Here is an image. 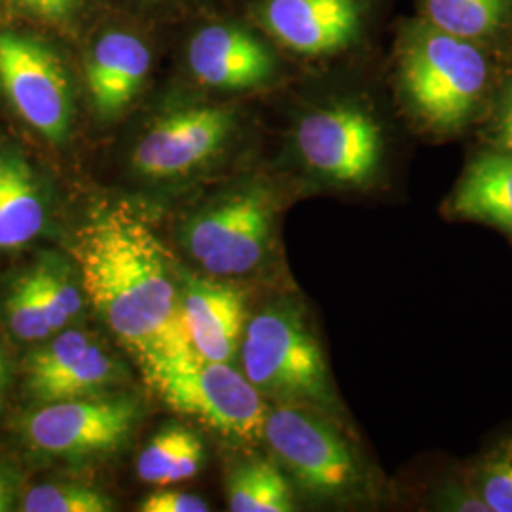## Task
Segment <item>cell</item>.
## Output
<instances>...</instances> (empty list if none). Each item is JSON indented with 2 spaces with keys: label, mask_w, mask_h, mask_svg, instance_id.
<instances>
[{
  "label": "cell",
  "mask_w": 512,
  "mask_h": 512,
  "mask_svg": "<svg viewBox=\"0 0 512 512\" xmlns=\"http://www.w3.org/2000/svg\"><path fill=\"white\" fill-rule=\"evenodd\" d=\"M294 143L313 173L349 186L370 183L384 158V133L378 120L353 103L308 112L296 126Z\"/></svg>",
  "instance_id": "obj_6"
},
{
  "label": "cell",
  "mask_w": 512,
  "mask_h": 512,
  "mask_svg": "<svg viewBox=\"0 0 512 512\" xmlns=\"http://www.w3.org/2000/svg\"><path fill=\"white\" fill-rule=\"evenodd\" d=\"M33 277L50 327L54 332L65 329L82 311V294L71 272L59 262H46L33 270Z\"/></svg>",
  "instance_id": "obj_21"
},
{
  "label": "cell",
  "mask_w": 512,
  "mask_h": 512,
  "mask_svg": "<svg viewBox=\"0 0 512 512\" xmlns=\"http://www.w3.org/2000/svg\"><path fill=\"white\" fill-rule=\"evenodd\" d=\"M264 437L296 482L311 494L344 497L357 490L361 469L346 440L310 410L285 404L266 418Z\"/></svg>",
  "instance_id": "obj_5"
},
{
  "label": "cell",
  "mask_w": 512,
  "mask_h": 512,
  "mask_svg": "<svg viewBox=\"0 0 512 512\" xmlns=\"http://www.w3.org/2000/svg\"><path fill=\"white\" fill-rule=\"evenodd\" d=\"M147 2H154V4H165V2H175V0H147Z\"/></svg>",
  "instance_id": "obj_30"
},
{
  "label": "cell",
  "mask_w": 512,
  "mask_h": 512,
  "mask_svg": "<svg viewBox=\"0 0 512 512\" xmlns=\"http://www.w3.org/2000/svg\"><path fill=\"white\" fill-rule=\"evenodd\" d=\"M139 511L143 512H207L209 505L202 497L183 494L175 490H160L148 495L141 503Z\"/></svg>",
  "instance_id": "obj_25"
},
{
  "label": "cell",
  "mask_w": 512,
  "mask_h": 512,
  "mask_svg": "<svg viewBox=\"0 0 512 512\" xmlns=\"http://www.w3.org/2000/svg\"><path fill=\"white\" fill-rule=\"evenodd\" d=\"M186 63L200 84L217 90L256 88L275 73L266 42L234 23L202 27L188 42Z\"/></svg>",
  "instance_id": "obj_13"
},
{
  "label": "cell",
  "mask_w": 512,
  "mask_h": 512,
  "mask_svg": "<svg viewBox=\"0 0 512 512\" xmlns=\"http://www.w3.org/2000/svg\"><path fill=\"white\" fill-rule=\"evenodd\" d=\"M150 384L173 410L198 418L226 437L247 442L264 437L268 412L262 393L230 363L194 355Z\"/></svg>",
  "instance_id": "obj_4"
},
{
  "label": "cell",
  "mask_w": 512,
  "mask_h": 512,
  "mask_svg": "<svg viewBox=\"0 0 512 512\" xmlns=\"http://www.w3.org/2000/svg\"><path fill=\"white\" fill-rule=\"evenodd\" d=\"M476 492L488 511L512 512V435L497 442L476 471Z\"/></svg>",
  "instance_id": "obj_23"
},
{
  "label": "cell",
  "mask_w": 512,
  "mask_h": 512,
  "mask_svg": "<svg viewBox=\"0 0 512 512\" xmlns=\"http://www.w3.org/2000/svg\"><path fill=\"white\" fill-rule=\"evenodd\" d=\"M256 18L287 52L323 59L344 54L361 42L370 0H260Z\"/></svg>",
  "instance_id": "obj_9"
},
{
  "label": "cell",
  "mask_w": 512,
  "mask_h": 512,
  "mask_svg": "<svg viewBox=\"0 0 512 512\" xmlns=\"http://www.w3.org/2000/svg\"><path fill=\"white\" fill-rule=\"evenodd\" d=\"M272 207L260 192H239L205 209L184 228V245L207 274L253 272L268 251Z\"/></svg>",
  "instance_id": "obj_8"
},
{
  "label": "cell",
  "mask_w": 512,
  "mask_h": 512,
  "mask_svg": "<svg viewBox=\"0 0 512 512\" xmlns=\"http://www.w3.org/2000/svg\"><path fill=\"white\" fill-rule=\"evenodd\" d=\"M152 67L147 42L135 33L112 29L93 42L86 63L88 92L99 118L122 114L141 92Z\"/></svg>",
  "instance_id": "obj_14"
},
{
  "label": "cell",
  "mask_w": 512,
  "mask_h": 512,
  "mask_svg": "<svg viewBox=\"0 0 512 512\" xmlns=\"http://www.w3.org/2000/svg\"><path fill=\"white\" fill-rule=\"evenodd\" d=\"M73 253L84 293L137 357L148 382L198 355L164 245L139 213L126 205L93 211L76 234Z\"/></svg>",
  "instance_id": "obj_1"
},
{
  "label": "cell",
  "mask_w": 512,
  "mask_h": 512,
  "mask_svg": "<svg viewBox=\"0 0 512 512\" xmlns=\"http://www.w3.org/2000/svg\"><path fill=\"white\" fill-rule=\"evenodd\" d=\"M448 213L512 234V152L497 148L476 154L448 198Z\"/></svg>",
  "instance_id": "obj_16"
},
{
  "label": "cell",
  "mask_w": 512,
  "mask_h": 512,
  "mask_svg": "<svg viewBox=\"0 0 512 512\" xmlns=\"http://www.w3.org/2000/svg\"><path fill=\"white\" fill-rule=\"evenodd\" d=\"M0 90L19 116L52 143L71 133L73 92L61 59L35 38L0 33Z\"/></svg>",
  "instance_id": "obj_7"
},
{
  "label": "cell",
  "mask_w": 512,
  "mask_h": 512,
  "mask_svg": "<svg viewBox=\"0 0 512 512\" xmlns=\"http://www.w3.org/2000/svg\"><path fill=\"white\" fill-rule=\"evenodd\" d=\"M421 19L454 37L492 44L512 31V0H420Z\"/></svg>",
  "instance_id": "obj_18"
},
{
  "label": "cell",
  "mask_w": 512,
  "mask_h": 512,
  "mask_svg": "<svg viewBox=\"0 0 512 512\" xmlns=\"http://www.w3.org/2000/svg\"><path fill=\"white\" fill-rule=\"evenodd\" d=\"M10 507H12V490L6 478L0 475V512L10 511Z\"/></svg>",
  "instance_id": "obj_28"
},
{
  "label": "cell",
  "mask_w": 512,
  "mask_h": 512,
  "mask_svg": "<svg viewBox=\"0 0 512 512\" xmlns=\"http://www.w3.org/2000/svg\"><path fill=\"white\" fill-rule=\"evenodd\" d=\"M27 12L54 25H71L78 18L84 0H16Z\"/></svg>",
  "instance_id": "obj_26"
},
{
  "label": "cell",
  "mask_w": 512,
  "mask_h": 512,
  "mask_svg": "<svg viewBox=\"0 0 512 512\" xmlns=\"http://www.w3.org/2000/svg\"><path fill=\"white\" fill-rule=\"evenodd\" d=\"M131 399H74L46 404L27 421L31 444L46 454L80 458L116 450L135 427Z\"/></svg>",
  "instance_id": "obj_11"
},
{
  "label": "cell",
  "mask_w": 512,
  "mask_h": 512,
  "mask_svg": "<svg viewBox=\"0 0 512 512\" xmlns=\"http://www.w3.org/2000/svg\"><path fill=\"white\" fill-rule=\"evenodd\" d=\"M239 353L243 374L260 393L291 403L332 401L323 351L296 311L258 313L245 327Z\"/></svg>",
  "instance_id": "obj_3"
},
{
  "label": "cell",
  "mask_w": 512,
  "mask_h": 512,
  "mask_svg": "<svg viewBox=\"0 0 512 512\" xmlns=\"http://www.w3.org/2000/svg\"><path fill=\"white\" fill-rule=\"evenodd\" d=\"M395 80L404 107L421 128L452 135L475 120L492 73L482 46L418 18L399 29Z\"/></svg>",
  "instance_id": "obj_2"
},
{
  "label": "cell",
  "mask_w": 512,
  "mask_h": 512,
  "mask_svg": "<svg viewBox=\"0 0 512 512\" xmlns=\"http://www.w3.org/2000/svg\"><path fill=\"white\" fill-rule=\"evenodd\" d=\"M184 327L205 361L230 363L245 334V302L238 289L203 279H186L181 291Z\"/></svg>",
  "instance_id": "obj_15"
},
{
  "label": "cell",
  "mask_w": 512,
  "mask_h": 512,
  "mask_svg": "<svg viewBox=\"0 0 512 512\" xmlns=\"http://www.w3.org/2000/svg\"><path fill=\"white\" fill-rule=\"evenodd\" d=\"M120 376V366L82 330H65L33 353L27 387L40 403L88 399L103 393Z\"/></svg>",
  "instance_id": "obj_12"
},
{
  "label": "cell",
  "mask_w": 512,
  "mask_h": 512,
  "mask_svg": "<svg viewBox=\"0 0 512 512\" xmlns=\"http://www.w3.org/2000/svg\"><path fill=\"white\" fill-rule=\"evenodd\" d=\"M228 509L232 512L294 511L293 495L279 469L258 459L239 465L230 476Z\"/></svg>",
  "instance_id": "obj_20"
},
{
  "label": "cell",
  "mask_w": 512,
  "mask_h": 512,
  "mask_svg": "<svg viewBox=\"0 0 512 512\" xmlns=\"http://www.w3.org/2000/svg\"><path fill=\"white\" fill-rule=\"evenodd\" d=\"M497 143L499 148L512 152V80L501 101V110L497 118Z\"/></svg>",
  "instance_id": "obj_27"
},
{
  "label": "cell",
  "mask_w": 512,
  "mask_h": 512,
  "mask_svg": "<svg viewBox=\"0 0 512 512\" xmlns=\"http://www.w3.org/2000/svg\"><path fill=\"white\" fill-rule=\"evenodd\" d=\"M25 512H109L114 503L109 497L84 484H40L23 499Z\"/></svg>",
  "instance_id": "obj_22"
},
{
  "label": "cell",
  "mask_w": 512,
  "mask_h": 512,
  "mask_svg": "<svg viewBox=\"0 0 512 512\" xmlns=\"http://www.w3.org/2000/svg\"><path fill=\"white\" fill-rule=\"evenodd\" d=\"M6 315L10 329L19 340L37 342L48 338L54 332L46 317L44 306L38 298L33 272L23 275L14 285L6 302Z\"/></svg>",
  "instance_id": "obj_24"
},
{
  "label": "cell",
  "mask_w": 512,
  "mask_h": 512,
  "mask_svg": "<svg viewBox=\"0 0 512 512\" xmlns=\"http://www.w3.org/2000/svg\"><path fill=\"white\" fill-rule=\"evenodd\" d=\"M232 129L234 112L220 105L169 110L139 139L133 167L150 179L188 175L219 154Z\"/></svg>",
  "instance_id": "obj_10"
},
{
  "label": "cell",
  "mask_w": 512,
  "mask_h": 512,
  "mask_svg": "<svg viewBox=\"0 0 512 512\" xmlns=\"http://www.w3.org/2000/svg\"><path fill=\"white\" fill-rule=\"evenodd\" d=\"M44 222V200L29 165L16 154H0V249L27 245Z\"/></svg>",
  "instance_id": "obj_17"
},
{
  "label": "cell",
  "mask_w": 512,
  "mask_h": 512,
  "mask_svg": "<svg viewBox=\"0 0 512 512\" xmlns=\"http://www.w3.org/2000/svg\"><path fill=\"white\" fill-rule=\"evenodd\" d=\"M202 463L200 437L181 425H173L148 442L137 459V475L148 484L169 486L196 476Z\"/></svg>",
  "instance_id": "obj_19"
},
{
  "label": "cell",
  "mask_w": 512,
  "mask_h": 512,
  "mask_svg": "<svg viewBox=\"0 0 512 512\" xmlns=\"http://www.w3.org/2000/svg\"><path fill=\"white\" fill-rule=\"evenodd\" d=\"M2 378H4V361H2V353H0V385H2Z\"/></svg>",
  "instance_id": "obj_29"
}]
</instances>
